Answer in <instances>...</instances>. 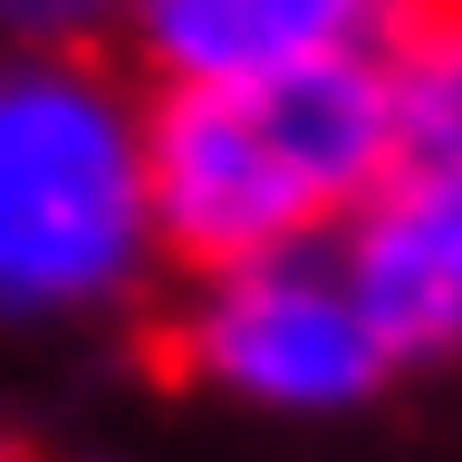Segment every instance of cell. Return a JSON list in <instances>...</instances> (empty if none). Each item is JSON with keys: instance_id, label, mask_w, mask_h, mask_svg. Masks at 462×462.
Instances as JSON below:
<instances>
[{"instance_id": "cell-1", "label": "cell", "mask_w": 462, "mask_h": 462, "mask_svg": "<svg viewBox=\"0 0 462 462\" xmlns=\"http://www.w3.org/2000/svg\"><path fill=\"white\" fill-rule=\"evenodd\" d=\"M395 173L366 58L280 87H164L144 97V222L154 270H241V260L337 241V222Z\"/></svg>"}, {"instance_id": "cell-2", "label": "cell", "mask_w": 462, "mask_h": 462, "mask_svg": "<svg viewBox=\"0 0 462 462\" xmlns=\"http://www.w3.org/2000/svg\"><path fill=\"white\" fill-rule=\"evenodd\" d=\"M144 280V87L116 58L0 49V328H87Z\"/></svg>"}, {"instance_id": "cell-3", "label": "cell", "mask_w": 462, "mask_h": 462, "mask_svg": "<svg viewBox=\"0 0 462 462\" xmlns=\"http://www.w3.org/2000/svg\"><path fill=\"white\" fill-rule=\"evenodd\" d=\"M173 346L212 395L251 404V414H280V424L356 414L395 375L337 241H299V251L241 260V270H202Z\"/></svg>"}, {"instance_id": "cell-4", "label": "cell", "mask_w": 462, "mask_h": 462, "mask_svg": "<svg viewBox=\"0 0 462 462\" xmlns=\"http://www.w3.org/2000/svg\"><path fill=\"white\" fill-rule=\"evenodd\" d=\"M395 0H135L116 39L144 97L164 87H280L375 58Z\"/></svg>"}, {"instance_id": "cell-5", "label": "cell", "mask_w": 462, "mask_h": 462, "mask_svg": "<svg viewBox=\"0 0 462 462\" xmlns=\"http://www.w3.org/2000/svg\"><path fill=\"white\" fill-rule=\"evenodd\" d=\"M337 260L366 299L385 356L462 366V164L453 173H385L337 222Z\"/></svg>"}, {"instance_id": "cell-6", "label": "cell", "mask_w": 462, "mask_h": 462, "mask_svg": "<svg viewBox=\"0 0 462 462\" xmlns=\"http://www.w3.org/2000/svg\"><path fill=\"white\" fill-rule=\"evenodd\" d=\"M395 173L462 164V0H395V20L366 58Z\"/></svg>"}, {"instance_id": "cell-7", "label": "cell", "mask_w": 462, "mask_h": 462, "mask_svg": "<svg viewBox=\"0 0 462 462\" xmlns=\"http://www.w3.org/2000/svg\"><path fill=\"white\" fill-rule=\"evenodd\" d=\"M135 0H0V49H58V58H116Z\"/></svg>"}]
</instances>
